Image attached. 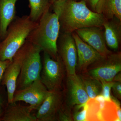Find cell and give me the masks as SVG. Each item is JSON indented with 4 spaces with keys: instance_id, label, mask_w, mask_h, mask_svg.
<instances>
[{
    "instance_id": "28",
    "label": "cell",
    "mask_w": 121,
    "mask_h": 121,
    "mask_svg": "<svg viewBox=\"0 0 121 121\" xmlns=\"http://www.w3.org/2000/svg\"><path fill=\"white\" fill-rule=\"evenodd\" d=\"M72 0L77 1V0Z\"/></svg>"
},
{
    "instance_id": "19",
    "label": "cell",
    "mask_w": 121,
    "mask_h": 121,
    "mask_svg": "<svg viewBox=\"0 0 121 121\" xmlns=\"http://www.w3.org/2000/svg\"><path fill=\"white\" fill-rule=\"evenodd\" d=\"M81 78L89 99L94 98L101 94L102 85L100 81L89 76Z\"/></svg>"
},
{
    "instance_id": "23",
    "label": "cell",
    "mask_w": 121,
    "mask_h": 121,
    "mask_svg": "<svg viewBox=\"0 0 121 121\" xmlns=\"http://www.w3.org/2000/svg\"><path fill=\"white\" fill-rule=\"evenodd\" d=\"M101 82L102 85V90L101 95H102L106 101H112L110 93L111 87L113 84L114 82L101 81Z\"/></svg>"
},
{
    "instance_id": "20",
    "label": "cell",
    "mask_w": 121,
    "mask_h": 121,
    "mask_svg": "<svg viewBox=\"0 0 121 121\" xmlns=\"http://www.w3.org/2000/svg\"><path fill=\"white\" fill-rule=\"evenodd\" d=\"M103 15L107 20L115 17L121 20V0H106Z\"/></svg>"
},
{
    "instance_id": "12",
    "label": "cell",
    "mask_w": 121,
    "mask_h": 121,
    "mask_svg": "<svg viewBox=\"0 0 121 121\" xmlns=\"http://www.w3.org/2000/svg\"><path fill=\"white\" fill-rule=\"evenodd\" d=\"M86 106V121H108L112 113V102L106 101L101 95L89 99Z\"/></svg>"
},
{
    "instance_id": "24",
    "label": "cell",
    "mask_w": 121,
    "mask_h": 121,
    "mask_svg": "<svg viewBox=\"0 0 121 121\" xmlns=\"http://www.w3.org/2000/svg\"><path fill=\"white\" fill-rule=\"evenodd\" d=\"M111 90L116 98H121V82H114Z\"/></svg>"
},
{
    "instance_id": "10",
    "label": "cell",
    "mask_w": 121,
    "mask_h": 121,
    "mask_svg": "<svg viewBox=\"0 0 121 121\" xmlns=\"http://www.w3.org/2000/svg\"><path fill=\"white\" fill-rule=\"evenodd\" d=\"M62 107V98L60 90L49 91L35 114L37 121L57 120L59 112Z\"/></svg>"
},
{
    "instance_id": "8",
    "label": "cell",
    "mask_w": 121,
    "mask_h": 121,
    "mask_svg": "<svg viewBox=\"0 0 121 121\" xmlns=\"http://www.w3.org/2000/svg\"><path fill=\"white\" fill-rule=\"evenodd\" d=\"M59 57L65 66L68 75H74L78 56L75 41L72 33H63L57 44Z\"/></svg>"
},
{
    "instance_id": "2",
    "label": "cell",
    "mask_w": 121,
    "mask_h": 121,
    "mask_svg": "<svg viewBox=\"0 0 121 121\" xmlns=\"http://www.w3.org/2000/svg\"><path fill=\"white\" fill-rule=\"evenodd\" d=\"M60 31L58 15L49 9L41 16L27 40L56 60L59 57L57 43Z\"/></svg>"
},
{
    "instance_id": "29",
    "label": "cell",
    "mask_w": 121,
    "mask_h": 121,
    "mask_svg": "<svg viewBox=\"0 0 121 121\" xmlns=\"http://www.w3.org/2000/svg\"><path fill=\"white\" fill-rule=\"evenodd\" d=\"M0 39H1L0 37Z\"/></svg>"
},
{
    "instance_id": "3",
    "label": "cell",
    "mask_w": 121,
    "mask_h": 121,
    "mask_svg": "<svg viewBox=\"0 0 121 121\" xmlns=\"http://www.w3.org/2000/svg\"><path fill=\"white\" fill-rule=\"evenodd\" d=\"M37 23L33 21L29 16L15 17L9 25L5 36L0 41V60L12 62Z\"/></svg>"
},
{
    "instance_id": "9",
    "label": "cell",
    "mask_w": 121,
    "mask_h": 121,
    "mask_svg": "<svg viewBox=\"0 0 121 121\" xmlns=\"http://www.w3.org/2000/svg\"><path fill=\"white\" fill-rule=\"evenodd\" d=\"M25 43L15 54L12 62L5 69L1 81L2 85L5 86L7 88L8 104L13 103L17 82L20 72L22 60L26 47Z\"/></svg>"
},
{
    "instance_id": "13",
    "label": "cell",
    "mask_w": 121,
    "mask_h": 121,
    "mask_svg": "<svg viewBox=\"0 0 121 121\" xmlns=\"http://www.w3.org/2000/svg\"><path fill=\"white\" fill-rule=\"evenodd\" d=\"M75 41L78 53L77 65L81 70H85L103 57L90 45L81 39L76 33H72Z\"/></svg>"
},
{
    "instance_id": "17",
    "label": "cell",
    "mask_w": 121,
    "mask_h": 121,
    "mask_svg": "<svg viewBox=\"0 0 121 121\" xmlns=\"http://www.w3.org/2000/svg\"><path fill=\"white\" fill-rule=\"evenodd\" d=\"M17 0H0V37L2 39L7 29L15 18L16 3Z\"/></svg>"
},
{
    "instance_id": "6",
    "label": "cell",
    "mask_w": 121,
    "mask_h": 121,
    "mask_svg": "<svg viewBox=\"0 0 121 121\" xmlns=\"http://www.w3.org/2000/svg\"><path fill=\"white\" fill-rule=\"evenodd\" d=\"M93 64L94 66L88 71L89 76L100 82H112L121 71V53L112 52Z\"/></svg>"
},
{
    "instance_id": "1",
    "label": "cell",
    "mask_w": 121,
    "mask_h": 121,
    "mask_svg": "<svg viewBox=\"0 0 121 121\" xmlns=\"http://www.w3.org/2000/svg\"><path fill=\"white\" fill-rule=\"evenodd\" d=\"M58 16L60 30L66 33H72L77 29L86 27H103L107 20L103 14L89 9L85 0H67Z\"/></svg>"
},
{
    "instance_id": "15",
    "label": "cell",
    "mask_w": 121,
    "mask_h": 121,
    "mask_svg": "<svg viewBox=\"0 0 121 121\" xmlns=\"http://www.w3.org/2000/svg\"><path fill=\"white\" fill-rule=\"evenodd\" d=\"M34 111L29 105L8 104L0 121H37Z\"/></svg>"
},
{
    "instance_id": "14",
    "label": "cell",
    "mask_w": 121,
    "mask_h": 121,
    "mask_svg": "<svg viewBox=\"0 0 121 121\" xmlns=\"http://www.w3.org/2000/svg\"><path fill=\"white\" fill-rule=\"evenodd\" d=\"M67 86L68 99L70 105L86 103L89 98L81 77L76 74L68 75Z\"/></svg>"
},
{
    "instance_id": "26",
    "label": "cell",
    "mask_w": 121,
    "mask_h": 121,
    "mask_svg": "<svg viewBox=\"0 0 121 121\" xmlns=\"http://www.w3.org/2000/svg\"><path fill=\"white\" fill-rule=\"evenodd\" d=\"M11 62L9 60H0V83L2 81L5 69Z\"/></svg>"
},
{
    "instance_id": "25",
    "label": "cell",
    "mask_w": 121,
    "mask_h": 121,
    "mask_svg": "<svg viewBox=\"0 0 121 121\" xmlns=\"http://www.w3.org/2000/svg\"><path fill=\"white\" fill-rule=\"evenodd\" d=\"M1 90L0 89V118L2 117L4 114L5 109L7 108L8 103H5L8 101H5L4 93H2Z\"/></svg>"
},
{
    "instance_id": "18",
    "label": "cell",
    "mask_w": 121,
    "mask_h": 121,
    "mask_svg": "<svg viewBox=\"0 0 121 121\" xmlns=\"http://www.w3.org/2000/svg\"><path fill=\"white\" fill-rule=\"evenodd\" d=\"M30 11L29 15L34 22H38L41 16L48 9L51 4L49 0H28Z\"/></svg>"
},
{
    "instance_id": "16",
    "label": "cell",
    "mask_w": 121,
    "mask_h": 121,
    "mask_svg": "<svg viewBox=\"0 0 121 121\" xmlns=\"http://www.w3.org/2000/svg\"><path fill=\"white\" fill-rule=\"evenodd\" d=\"M104 34L107 46L112 50H117L121 39V20L114 17L104 23Z\"/></svg>"
},
{
    "instance_id": "21",
    "label": "cell",
    "mask_w": 121,
    "mask_h": 121,
    "mask_svg": "<svg viewBox=\"0 0 121 121\" xmlns=\"http://www.w3.org/2000/svg\"><path fill=\"white\" fill-rule=\"evenodd\" d=\"M75 106L72 117L73 121H86V103L76 105Z\"/></svg>"
},
{
    "instance_id": "5",
    "label": "cell",
    "mask_w": 121,
    "mask_h": 121,
    "mask_svg": "<svg viewBox=\"0 0 121 121\" xmlns=\"http://www.w3.org/2000/svg\"><path fill=\"white\" fill-rule=\"evenodd\" d=\"M64 66L59 56L55 60L47 53L44 52L40 79L48 91L60 89L64 75Z\"/></svg>"
},
{
    "instance_id": "4",
    "label": "cell",
    "mask_w": 121,
    "mask_h": 121,
    "mask_svg": "<svg viewBox=\"0 0 121 121\" xmlns=\"http://www.w3.org/2000/svg\"><path fill=\"white\" fill-rule=\"evenodd\" d=\"M25 43L26 47L16 90L24 89L35 80L40 79L42 68L41 49L27 40Z\"/></svg>"
},
{
    "instance_id": "22",
    "label": "cell",
    "mask_w": 121,
    "mask_h": 121,
    "mask_svg": "<svg viewBox=\"0 0 121 121\" xmlns=\"http://www.w3.org/2000/svg\"><path fill=\"white\" fill-rule=\"evenodd\" d=\"M91 10L97 13L103 14L106 0H87Z\"/></svg>"
},
{
    "instance_id": "27",
    "label": "cell",
    "mask_w": 121,
    "mask_h": 121,
    "mask_svg": "<svg viewBox=\"0 0 121 121\" xmlns=\"http://www.w3.org/2000/svg\"><path fill=\"white\" fill-rule=\"evenodd\" d=\"M67 0H52L51 4H55L56 3H62L65 2Z\"/></svg>"
},
{
    "instance_id": "7",
    "label": "cell",
    "mask_w": 121,
    "mask_h": 121,
    "mask_svg": "<svg viewBox=\"0 0 121 121\" xmlns=\"http://www.w3.org/2000/svg\"><path fill=\"white\" fill-rule=\"evenodd\" d=\"M49 91L40 79H38L24 89L16 90L13 103L24 102L34 110H37L47 97Z\"/></svg>"
},
{
    "instance_id": "11",
    "label": "cell",
    "mask_w": 121,
    "mask_h": 121,
    "mask_svg": "<svg viewBox=\"0 0 121 121\" xmlns=\"http://www.w3.org/2000/svg\"><path fill=\"white\" fill-rule=\"evenodd\" d=\"M102 28L97 26L86 27L79 29L74 32L82 40L104 57L112 52L107 48Z\"/></svg>"
}]
</instances>
